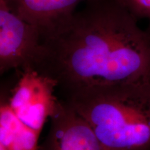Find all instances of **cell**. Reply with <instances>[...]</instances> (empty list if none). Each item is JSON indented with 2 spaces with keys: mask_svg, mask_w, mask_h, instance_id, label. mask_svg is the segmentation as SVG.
<instances>
[{
  "mask_svg": "<svg viewBox=\"0 0 150 150\" xmlns=\"http://www.w3.org/2000/svg\"><path fill=\"white\" fill-rule=\"evenodd\" d=\"M38 150H104L91 125L68 103L59 99Z\"/></svg>",
  "mask_w": 150,
  "mask_h": 150,
  "instance_id": "5b68a950",
  "label": "cell"
},
{
  "mask_svg": "<svg viewBox=\"0 0 150 150\" xmlns=\"http://www.w3.org/2000/svg\"><path fill=\"white\" fill-rule=\"evenodd\" d=\"M136 19L150 20V0H117Z\"/></svg>",
  "mask_w": 150,
  "mask_h": 150,
  "instance_id": "ba28073f",
  "label": "cell"
},
{
  "mask_svg": "<svg viewBox=\"0 0 150 150\" xmlns=\"http://www.w3.org/2000/svg\"><path fill=\"white\" fill-rule=\"evenodd\" d=\"M64 101L88 122L104 150H150V79Z\"/></svg>",
  "mask_w": 150,
  "mask_h": 150,
  "instance_id": "7a4b0ae2",
  "label": "cell"
},
{
  "mask_svg": "<svg viewBox=\"0 0 150 150\" xmlns=\"http://www.w3.org/2000/svg\"><path fill=\"white\" fill-rule=\"evenodd\" d=\"M0 150H7V149H6V147H4V146H3L2 145H1V144H0Z\"/></svg>",
  "mask_w": 150,
  "mask_h": 150,
  "instance_id": "9c48e42d",
  "label": "cell"
},
{
  "mask_svg": "<svg viewBox=\"0 0 150 150\" xmlns=\"http://www.w3.org/2000/svg\"><path fill=\"white\" fill-rule=\"evenodd\" d=\"M42 38L33 65L56 82L63 100L150 79V31L117 0H88Z\"/></svg>",
  "mask_w": 150,
  "mask_h": 150,
  "instance_id": "6da1fadb",
  "label": "cell"
},
{
  "mask_svg": "<svg viewBox=\"0 0 150 150\" xmlns=\"http://www.w3.org/2000/svg\"><path fill=\"white\" fill-rule=\"evenodd\" d=\"M15 11L38 29L42 38L66 21L76 6L88 0H5Z\"/></svg>",
  "mask_w": 150,
  "mask_h": 150,
  "instance_id": "8992f818",
  "label": "cell"
},
{
  "mask_svg": "<svg viewBox=\"0 0 150 150\" xmlns=\"http://www.w3.org/2000/svg\"><path fill=\"white\" fill-rule=\"evenodd\" d=\"M149 31H150V29H149Z\"/></svg>",
  "mask_w": 150,
  "mask_h": 150,
  "instance_id": "30bf717a",
  "label": "cell"
},
{
  "mask_svg": "<svg viewBox=\"0 0 150 150\" xmlns=\"http://www.w3.org/2000/svg\"><path fill=\"white\" fill-rule=\"evenodd\" d=\"M20 70L21 74L7 102L22 123L40 134L46 121L57 108V84L33 67Z\"/></svg>",
  "mask_w": 150,
  "mask_h": 150,
  "instance_id": "3957f363",
  "label": "cell"
},
{
  "mask_svg": "<svg viewBox=\"0 0 150 150\" xmlns=\"http://www.w3.org/2000/svg\"><path fill=\"white\" fill-rule=\"evenodd\" d=\"M40 134L26 126L15 115L6 99L0 104V144L7 150H38Z\"/></svg>",
  "mask_w": 150,
  "mask_h": 150,
  "instance_id": "52a82bcc",
  "label": "cell"
},
{
  "mask_svg": "<svg viewBox=\"0 0 150 150\" xmlns=\"http://www.w3.org/2000/svg\"><path fill=\"white\" fill-rule=\"evenodd\" d=\"M42 36L37 27L0 0V72L31 67L38 58Z\"/></svg>",
  "mask_w": 150,
  "mask_h": 150,
  "instance_id": "277c9868",
  "label": "cell"
}]
</instances>
